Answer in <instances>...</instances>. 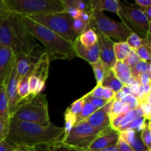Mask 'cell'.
Segmentation results:
<instances>
[{"label":"cell","instance_id":"cell-20","mask_svg":"<svg viewBox=\"0 0 151 151\" xmlns=\"http://www.w3.org/2000/svg\"><path fill=\"white\" fill-rule=\"evenodd\" d=\"M131 47L126 41L114 43V53L116 61H124L131 52Z\"/></svg>","mask_w":151,"mask_h":151},{"label":"cell","instance_id":"cell-41","mask_svg":"<svg viewBox=\"0 0 151 151\" xmlns=\"http://www.w3.org/2000/svg\"><path fill=\"white\" fill-rule=\"evenodd\" d=\"M16 146L6 139L0 142V151H14Z\"/></svg>","mask_w":151,"mask_h":151},{"label":"cell","instance_id":"cell-14","mask_svg":"<svg viewBox=\"0 0 151 151\" xmlns=\"http://www.w3.org/2000/svg\"><path fill=\"white\" fill-rule=\"evenodd\" d=\"M50 60L49 58L48 55L45 51L41 55L39 60L37 61V63L34 65L33 68L31 72V75L35 77L38 80V94L41 93V91L44 90L46 85V81L49 76V69H50Z\"/></svg>","mask_w":151,"mask_h":151},{"label":"cell","instance_id":"cell-6","mask_svg":"<svg viewBox=\"0 0 151 151\" xmlns=\"http://www.w3.org/2000/svg\"><path fill=\"white\" fill-rule=\"evenodd\" d=\"M7 19L10 24L12 35L16 46V55L19 54L28 55L35 50L42 48L28 30L24 23L22 16L8 13Z\"/></svg>","mask_w":151,"mask_h":151},{"label":"cell","instance_id":"cell-51","mask_svg":"<svg viewBox=\"0 0 151 151\" xmlns=\"http://www.w3.org/2000/svg\"><path fill=\"white\" fill-rule=\"evenodd\" d=\"M143 12H144L145 15L147 20L150 22H151V6L148 7L147 8H146L145 10H143Z\"/></svg>","mask_w":151,"mask_h":151},{"label":"cell","instance_id":"cell-54","mask_svg":"<svg viewBox=\"0 0 151 151\" xmlns=\"http://www.w3.org/2000/svg\"><path fill=\"white\" fill-rule=\"evenodd\" d=\"M14 151H30V148H27V147H17Z\"/></svg>","mask_w":151,"mask_h":151},{"label":"cell","instance_id":"cell-24","mask_svg":"<svg viewBox=\"0 0 151 151\" xmlns=\"http://www.w3.org/2000/svg\"><path fill=\"white\" fill-rule=\"evenodd\" d=\"M0 116L3 117H10L5 84L0 85Z\"/></svg>","mask_w":151,"mask_h":151},{"label":"cell","instance_id":"cell-5","mask_svg":"<svg viewBox=\"0 0 151 151\" xmlns=\"http://www.w3.org/2000/svg\"><path fill=\"white\" fill-rule=\"evenodd\" d=\"M88 27L95 32H100L116 42L126 41L131 32L123 23L112 20L103 12H90V21Z\"/></svg>","mask_w":151,"mask_h":151},{"label":"cell","instance_id":"cell-25","mask_svg":"<svg viewBox=\"0 0 151 151\" xmlns=\"http://www.w3.org/2000/svg\"><path fill=\"white\" fill-rule=\"evenodd\" d=\"M91 65L93 71H94V77H95L96 81H97V84L101 85L102 81H103V78H104L105 75H106L109 69L106 67V65L103 63V62L100 59H99L95 63H92Z\"/></svg>","mask_w":151,"mask_h":151},{"label":"cell","instance_id":"cell-9","mask_svg":"<svg viewBox=\"0 0 151 151\" xmlns=\"http://www.w3.org/2000/svg\"><path fill=\"white\" fill-rule=\"evenodd\" d=\"M101 130L96 129L86 122L75 124L64 139L60 141L63 144L81 151H88L90 145Z\"/></svg>","mask_w":151,"mask_h":151},{"label":"cell","instance_id":"cell-56","mask_svg":"<svg viewBox=\"0 0 151 151\" xmlns=\"http://www.w3.org/2000/svg\"><path fill=\"white\" fill-rule=\"evenodd\" d=\"M147 151H150V150H147Z\"/></svg>","mask_w":151,"mask_h":151},{"label":"cell","instance_id":"cell-2","mask_svg":"<svg viewBox=\"0 0 151 151\" xmlns=\"http://www.w3.org/2000/svg\"><path fill=\"white\" fill-rule=\"evenodd\" d=\"M24 24L32 36L44 47L50 61L53 60H72L77 57L73 43L43 25L34 22L27 16H22Z\"/></svg>","mask_w":151,"mask_h":151},{"label":"cell","instance_id":"cell-10","mask_svg":"<svg viewBox=\"0 0 151 151\" xmlns=\"http://www.w3.org/2000/svg\"><path fill=\"white\" fill-rule=\"evenodd\" d=\"M119 132L112 129L110 126L101 130L97 137L91 142L88 151H99L106 149L117 143Z\"/></svg>","mask_w":151,"mask_h":151},{"label":"cell","instance_id":"cell-3","mask_svg":"<svg viewBox=\"0 0 151 151\" xmlns=\"http://www.w3.org/2000/svg\"><path fill=\"white\" fill-rule=\"evenodd\" d=\"M10 118L49 126L52 123L49 116L48 103L46 94L40 93L22 101L10 114Z\"/></svg>","mask_w":151,"mask_h":151},{"label":"cell","instance_id":"cell-46","mask_svg":"<svg viewBox=\"0 0 151 151\" xmlns=\"http://www.w3.org/2000/svg\"><path fill=\"white\" fill-rule=\"evenodd\" d=\"M66 11L67 12L68 14L70 16V17L72 19H76L80 18L81 16V10H78L76 8H73V7H69V8L66 9Z\"/></svg>","mask_w":151,"mask_h":151},{"label":"cell","instance_id":"cell-33","mask_svg":"<svg viewBox=\"0 0 151 151\" xmlns=\"http://www.w3.org/2000/svg\"><path fill=\"white\" fill-rule=\"evenodd\" d=\"M147 150L151 151V122L150 120L147 122V125L141 131V138Z\"/></svg>","mask_w":151,"mask_h":151},{"label":"cell","instance_id":"cell-7","mask_svg":"<svg viewBox=\"0 0 151 151\" xmlns=\"http://www.w3.org/2000/svg\"><path fill=\"white\" fill-rule=\"evenodd\" d=\"M27 16L34 22L53 31L69 42L73 43L78 38L72 30V25L73 19L66 11Z\"/></svg>","mask_w":151,"mask_h":151},{"label":"cell","instance_id":"cell-21","mask_svg":"<svg viewBox=\"0 0 151 151\" xmlns=\"http://www.w3.org/2000/svg\"><path fill=\"white\" fill-rule=\"evenodd\" d=\"M78 39L80 43L86 47H92L97 44L98 41L97 33L91 28H88L84 32H83L78 37Z\"/></svg>","mask_w":151,"mask_h":151},{"label":"cell","instance_id":"cell-11","mask_svg":"<svg viewBox=\"0 0 151 151\" xmlns=\"http://www.w3.org/2000/svg\"><path fill=\"white\" fill-rule=\"evenodd\" d=\"M96 33L98 38L97 43L100 48V59L108 69H111L116 62L114 53V41L100 32Z\"/></svg>","mask_w":151,"mask_h":151},{"label":"cell","instance_id":"cell-4","mask_svg":"<svg viewBox=\"0 0 151 151\" xmlns=\"http://www.w3.org/2000/svg\"><path fill=\"white\" fill-rule=\"evenodd\" d=\"M9 13L22 16L66 11L63 0H4Z\"/></svg>","mask_w":151,"mask_h":151},{"label":"cell","instance_id":"cell-42","mask_svg":"<svg viewBox=\"0 0 151 151\" xmlns=\"http://www.w3.org/2000/svg\"><path fill=\"white\" fill-rule=\"evenodd\" d=\"M116 145H117V147L119 151H134L132 147L119 136Z\"/></svg>","mask_w":151,"mask_h":151},{"label":"cell","instance_id":"cell-29","mask_svg":"<svg viewBox=\"0 0 151 151\" xmlns=\"http://www.w3.org/2000/svg\"><path fill=\"white\" fill-rule=\"evenodd\" d=\"M65 7L69 8V7H73L78 10H81V12H86V13H90V6L89 1H81V0H67V1H63Z\"/></svg>","mask_w":151,"mask_h":151},{"label":"cell","instance_id":"cell-37","mask_svg":"<svg viewBox=\"0 0 151 151\" xmlns=\"http://www.w3.org/2000/svg\"><path fill=\"white\" fill-rule=\"evenodd\" d=\"M141 60L140 58L139 57V55H137V52L135 50H131V52H130V54L128 55V57L125 59L124 60V63H126L130 68H133L135 66L137 63H138Z\"/></svg>","mask_w":151,"mask_h":151},{"label":"cell","instance_id":"cell-44","mask_svg":"<svg viewBox=\"0 0 151 151\" xmlns=\"http://www.w3.org/2000/svg\"><path fill=\"white\" fill-rule=\"evenodd\" d=\"M115 92L112 91L111 88H106V87H103V99L107 102H110L114 100V98Z\"/></svg>","mask_w":151,"mask_h":151},{"label":"cell","instance_id":"cell-52","mask_svg":"<svg viewBox=\"0 0 151 151\" xmlns=\"http://www.w3.org/2000/svg\"><path fill=\"white\" fill-rule=\"evenodd\" d=\"M121 91H122V92L125 93L126 95H130L131 94V89H130V87L128 86L127 85H123L122 86V88H121Z\"/></svg>","mask_w":151,"mask_h":151},{"label":"cell","instance_id":"cell-13","mask_svg":"<svg viewBox=\"0 0 151 151\" xmlns=\"http://www.w3.org/2000/svg\"><path fill=\"white\" fill-rule=\"evenodd\" d=\"M18 86H19V78L15 65L6 83V90H7L10 114L22 101L18 94Z\"/></svg>","mask_w":151,"mask_h":151},{"label":"cell","instance_id":"cell-28","mask_svg":"<svg viewBox=\"0 0 151 151\" xmlns=\"http://www.w3.org/2000/svg\"><path fill=\"white\" fill-rule=\"evenodd\" d=\"M38 147L41 148L43 151H81L63 144L60 140L55 142L51 144L47 145L41 146V147Z\"/></svg>","mask_w":151,"mask_h":151},{"label":"cell","instance_id":"cell-22","mask_svg":"<svg viewBox=\"0 0 151 151\" xmlns=\"http://www.w3.org/2000/svg\"><path fill=\"white\" fill-rule=\"evenodd\" d=\"M130 109L128 104H126L124 102L120 101V100H114L112 103L111 110L109 113V121H112L115 117H116L119 115L125 114L129 111Z\"/></svg>","mask_w":151,"mask_h":151},{"label":"cell","instance_id":"cell-32","mask_svg":"<svg viewBox=\"0 0 151 151\" xmlns=\"http://www.w3.org/2000/svg\"><path fill=\"white\" fill-rule=\"evenodd\" d=\"M84 101H85V95H83L82 97L78 99V100H75L69 107L66 109V111L72 115H73V116H76L77 118V116L79 115V114L82 111Z\"/></svg>","mask_w":151,"mask_h":151},{"label":"cell","instance_id":"cell-50","mask_svg":"<svg viewBox=\"0 0 151 151\" xmlns=\"http://www.w3.org/2000/svg\"><path fill=\"white\" fill-rule=\"evenodd\" d=\"M125 96H126V94H125L124 92H122V91L120 90V91H117V92L115 93L114 98V100H120V101H122V100L125 98Z\"/></svg>","mask_w":151,"mask_h":151},{"label":"cell","instance_id":"cell-38","mask_svg":"<svg viewBox=\"0 0 151 151\" xmlns=\"http://www.w3.org/2000/svg\"><path fill=\"white\" fill-rule=\"evenodd\" d=\"M85 97H86V98H85L86 100H88L90 103H91L93 106H94L95 107L98 108V109H100V108L103 107V106H106L108 103H109V102H107V101H106V100H104L103 99L97 98V97H92V96L89 95L88 92L87 93V94H85Z\"/></svg>","mask_w":151,"mask_h":151},{"label":"cell","instance_id":"cell-17","mask_svg":"<svg viewBox=\"0 0 151 151\" xmlns=\"http://www.w3.org/2000/svg\"><path fill=\"white\" fill-rule=\"evenodd\" d=\"M89 6L91 11L103 12L106 10L116 15L120 9L118 0H90Z\"/></svg>","mask_w":151,"mask_h":151},{"label":"cell","instance_id":"cell-26","mask_svg":"<svg viewBox=\"0 0 151 151\" xmlns=\"http://www.w3.org/2000/svg\"><path fill=\"white\" fill-rule=\"evenodd\" d=\"M146 72H151V65L150 63L140 60L138 63L135 65L133 68L131 69V77L139 81V78L142 74Z\"/></svg>","mask_w":151,"mask_h":151},{"label":"cell","instance_id":"cell-18","mask_svg":"<svg viewBox=\"0 0 151 151\" xmlns=\"http://www.w3.org/2000/svg\"><path fill=\"white\" fill-rule=\"evenodd\" d=\"M111 70L123 85L126 84L131 78V68L123 61H116Z\"/></svg>","mask_w":151,"mask_h":151},{"label":"cell","instance_id":"cell-43","mask_svg":"<svg viewBox=\"0 0 151 151\" xmlns=\"http://www.w3.org/2000/svg\"><path fill=\"white\" fill-rule=\"evenodd\" d=\"M103 86L100 85V84H97L96 86L94 88H92L91 91L88 92V94H89V95L92 96V97L103 99Z\"/></svg>","mask_w":151,"mask_h":151},{"label":"cell","instance_id":"cell-36","mask_svg":"<svg viewBox=\"0 0 151 151\" xmlns=\"http://www.w3.org/2000/svg\"><path fill=\"white\" fill-rule=\"evenodd\" d=\"M72 30H73L74 33L76 35L77 37L79 36L83 32L88 29V24L86 23L81 20L80 18L76 19H73L72 21Z\"/></svg>","mask_w":151,"mask_h":151},{"label":"cell","instance_id":"cell-47","mask_svg":"<svg viewBox=\"0 0 151 151\" xmlns=\"http://www.w3.org/2000/svg\"><path fill=\"white\" fill-rule=\"evenodd\" d=\"M135 3L137 6H139V8L142 11L151 6L150 0H136Z\"/></svg>","mask_w":151,"mask_h":151},{"label":"cell","instance_id":"cell-55","mask_svg":"<svg viewBox=\"0 0 151 151\" xmlns=\"http://www.w3.org/2000/svg\"><path fill=\"white\" fill-rule=\"evenodd\" d=\"M30 151H43L41 148L39 147H37V148H30Z\"/></svg>","mask_w":151,"mask_h":151},{"label":"cell","instance_id":"cell-45","mask_svg":"<svg viewBox=\"0 0 151 151\" xmlns=\"http://www.w3.org/2000/svg\"><path fill=\"white\" fill-rule=\"evenodd\" d=\"M150 78H151V72H146L145 73L142 74L139 78V82L142 86L147 85L150 83Z\"/></svg>","mask_w":151,"mask_h":151},{"label":"cell","instance_id":"cell-53","mask_svg":"<svg viewBox=\"0 0 151 151\" xmlns=\"http://www.w3.org/2000/svg\"><path fill=\"white\" fill-rule=\"evenodd\" d=\"M99 151H119V148L117 147V145H114L110 146V147H107L106 149H103V150H99Z\"/></svg>","mask_w":151,"mask_h":151},{"label":"cell","instance_id":"cell-23","mask_svg":"<svg viewBox=\"0 0 151 151\" xmlns=\"http://www.w3.org/2000/svg\"><path fill=\"white\" fill-rule=\"evenodd\" d=\"M126 43L132 50H137L144 44H150V37L142 38L135 32H131V35L127 38Z\"/></svg>","mask_w":151,"mask_h":151},{"label":"cell","instance_id":"cell-15","mask_svg":"<svg viewBox=\"0 0 151 151\" xmlns=\"http://www.w3.org/2000/svg\"><path fill=\"white\" fill-rule=\"evenodd\" d=\"M113 101L114 100L108 103L106 106L99 109L91 116H88L87 119H84L81 122L88 123L93 128L98 130H103L107 127H109L110 126V121H109L108 114L110 111Z\"/></svg>","mask_w":151,"mask_h":151},{"label":"cell","instance_id":"cell-49","mask_svg":"<svg viewBox=\"0 0 151 151\" xmlns=\"http://www.w3.org/2000/svg\"><path fill=\"white\" fill-rule=\"evenodd\" d=\"M80 19L82 21H83L85 23L88 24V22L90 21V13H86V12H81Z\"/></svg>","mask_w":151,"mask_h":151},{"label":"cell","instance_id":"cell-34","mask_svg":"<svg viewBox=\"0 0 151 151\" xmlns=\"http://www.w3.org/2000/svg\"><path fill=\"white\" fill-rule=\"evenodd\" d=\"M10 117L0 116V142L7 139L10 128Z\"/></svg>","mask_w":151,"mask_h":151},{"label":"cell","instance_id":"cell-40","mask_svg":"<svg viewBox=\"0 0 151 151\" xmlns=\"http://www.w3.org/2000/svg\"><path fill=\"white\" fill-rule=\"evenodd\" d=\"M122 101L128 104V106H129L130 110H134V109H137L139 108L138 100H137V99L135 97L131 95V94L125 96V98Z\"/></svg>","mask_w":151,"mask_h":151},{"label":"cell","instance_id":"cell-12","mask_svg":"<svg viewBox=\"0 0 151 151\" xmlns=\"http://www.w3.org/2000/svg\"><path fill=\"white\" fill-rule=\"evenodd\" d=\"M16 55L8 47H0V85L5 84L16 65Z\"/></svg>","mask_w":151,"mask_h":151},{"label":"cell","instance_id":"cell-1","mask_svg":"<svg viewBox=\"0 0 151 151\" xmlns=\"http://www.w3.org/2000/svg\"><path fill=\"white\" fill-rule=\"evenodd\" d=\"M7 139L16 147L36 148L61 140L64 130L51 123L49 126L10 118Z\"/></svg>","mask_w":151,"mask_h":151},{"label":"cell","instance_id":"cell-35","mask_svg":"<svg viewBox=\"0 0 151 151\" xmlns=\"http://www.w3.org/2000/svg\"><path fill=\"white\" fill-rule=\"evenodd\" d=\"M151 44H144L136 50L141 60L150 63Z\"/></svg>","mask_w":151,"mask_h":151},{"label":"cell","instance_id":"cell-27","mask_svg":"<svg viewBox=\"0 0 151 151\" xmlns=\"http://www.w3.org/2000/svg\"><path fill=\"white\" fill-rule=\"evenodd\" d=\"M98 109H99L98 108L93 106L91 103H90L88 100H86L85 99V101H84L82 111H81V113L79 114V115H78L76 118V123L81 122V121L84 120V119H87L88 116H91L93 113H94V112H95L97 110H98Z\"/></svg>","mask_w":151,"mask_h":151},{"label":"cell","instance_id":"cell-30","mask_svg":"<svg viewBox=\"0 0 151 151\" xmlns=\"http://www.w3.org/2000/svg\"><path fill=\"white\" fill-rule=\"evenodd\" d=\"M147 125V120L145 119L143 116L137 117L134 119V120L131 121V122L128 124L125 128L122 129V131H128V130H132L135 132H139L142 131Z\"/></svg>","mask_w":151,"mask_h":151},{"label":"cell","instance_id":"cell-8","mask_svg":"<svg viewBox=\"0 0 151 151\" xmlns=\"http://www.w3.org/2000/svg\"><path fill=\"white\" fill-rule=\"evenodd\" d=\"M119 13L117 16L132 32L143 35L144 38L150 37V22L147 20L144 12L138 7L126 1H119Z\"/></svg>","mask_w":151,"mask_h":151},{"label":"cell","instance_id":"cell-19","mask_svg":"<svg viewBox=\"0 0 151 151\" xmlns=\"http://www.w3.org/2000/svg\"><path fill=\"white\" fill-rule=\"evenodd\" d=\"M101 85L103 87L109 88L115 93L120 91L123 84L116 78L111 69H109L102 81Z\"/></svg>","mask_w":151,"mask_h":151},{"label":"cell","instance_id":"cell-39","mask_svg":"<svg viewBox=\"0 0 151 151\" xmlns=\"http://www.w3.org/2000/svg\"><path fill=\"white\" fill-rule=\"evenodd\" d=\"M130 146L133 148L134 151H147V148L142 142V139L139 137H136L131 142L129 143Z\"/></svg>","mask_w":151,"mask_h":151},{"label":"cell","instance_id":"cell-31","mask_svg":"<svg viewBox=\"0 0 151 151\" xmlns=\"http://www.w3.org/2000/svg\"><path fill=\"white\" fill-rule=\"evenodd\" d=\"M140 116H143V114L139 108H138V109H134V110H130L129 111L125 113L123 119H122V122H121L120 128H119V131H122V129H123L129 122H131V121L134 120L136 118L140 117Z\"/></svg>","mask_w":151,"mask_h":151},{"label":"cell","instance_id":"cell-48","mask_svg":"<svg viewBox=\"0 0 151 151\" xmlns=\"http://www.w3.org/2000/svg\"><path fill=\"white\" fill-rule=\"evenodd\" d=\"M8 13L9 12L6 7L4 1V0H0V18L7 15Z\"/></svg>","mask_w":151,"mask_h":151},{"label":"cell","instance_id":"cell-16","mask_svg":"<svg viewBox=\"0 0 151 151\" xmlns=\"http://www.w3.org/2000/svg\"><path fill=\"white\" fill-rule=\"evenodd\" d=\"M73 44L77 57L84 59L90 64L95 63L100 59V48L98 43L91 47H86L80 43L77 38L73 42Z\"/></svg>","mask_w":151,"mask_h":151}]
</instances>
